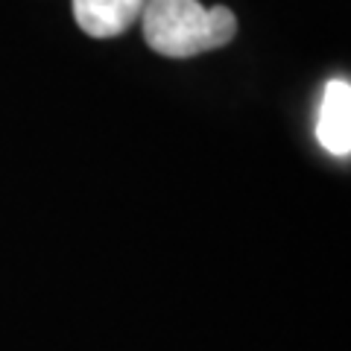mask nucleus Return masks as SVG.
<instances>
[{"label": "nucleus", "instance_id": "7ed1b4c3", "mask_svg": "<svg viewBox=\"0 0 351 351\" xmlns=\"http://www.w3.org/2000/svg\"><path fill=\"white\" fill-rule=\"evenodd\" d=\"M147 0H73V18L85 36L114 38L144 12Z\"/></svg>", "mask_w": 351, "mask_h": 351}, {"label": "nucleus", "instance_id": "f257e3e1", "mask_svg": "<svg viewBox=\"0 0 351 351\" xmlns=\"http://www.w3.org/2000/svg\"><path fill=\"white\" fill-rule=\"evenodd\" d=\"M141 24H144V38L149 47L170 59L219 50L237 32V18L232 9H208L199 0H147Z\"/></svg>", "mask_w": 351, "mask_h": 351}, {"label": "nucleus", "instance_id": "f03ea898", "mask_svg": "<svg viewBox=\"0 0 351 351\" xmlns=\"http://www.w3.org/2000/svg\"><path fill=\"white\" fill-rule=\"evenodd\" d=\"M316 141L325 152L346 158L351 152V85L348 80H331L322 91L316 114Z\"/></svg>", "mask_w": 351, "mask_h": 351}]
</instances>
